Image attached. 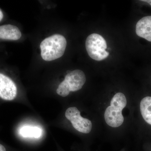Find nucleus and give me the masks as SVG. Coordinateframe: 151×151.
<instances>
[{
	"mask_svg": "<svg viewBox=\"0 0 151 151\" xmlns=\"http://www.w3.org/2000/svg\"><path fill=\"white\" fill-rule=\"evenodd\" d=\"M127 105V98L123 93L119 92L113 96L111 105L106 108L104 114L105 122L108 125L117 128L123 124L124 118L122 111Z\"/></svg>",
	"mask_w": 151,
	"mask_h": 151,
	"instance_id": "f03ea898",
	"label": "nucleus"
},
{
	"mask_svg": "<svg viewBox=\"0 0 151 151\" xmlns=\"http://www.w3.org/2000/svg\"><path fill=\"white\" fill-rule=\"evenodd\" d=\"M137 35L151 42V16L144 17L136 24Z\"/></svg>",
	"mask_w": 151,
	"mask_h": 151,
	"instance_id": "0eeeda50",
	"label": "nucleus"
},
{
	"mask_svg": "<svg viewBox=\"0 0 151 151\" xmlns=\"http://www.w3.org/2000/svg\"><path fill=\"white\" fill-rule=\"evenodd\" d=\"M56 92L58 95L63 97H66L70 93L69 87L64 80L59 84Z\"/></svg>",
	"mask_w": 151,
	"mask_h": 151,
	"instance_id": "9b49d317",
	"label": "nucleus"
},
{
	"mask_svg": "<svg viewBox=\"0 0 151 151\" xmlns=\"http://www.w3.org/2000/svg\"><path fill=\"white\" fill-rule=\"evenodd\" d=\"M22 37V33L18 28L11 24L0 26V38L8 40H17Z\"/></svg>",
	"mask_w": 151,
	"mask_h": 151,
	"instance_id": "6e6552de",
	"label": "nucleus"
},
{
	"mask_svg": "<svg viewBox=\"0 0 151 151\" xmlns=\"http://www.w3.org/2000/svg\"><path fill=\"white\" fill-rule=\"evenodd\" d=\"M80 113L76 107H70L65 111V116L71 122L75 129L81 133L88 134L92 130V122L89 119L81 117Z\"/></svg>",
	"mask_w": 151,
	"mask_h": 151,
	"instance_id": "20e7f679",
	"label": "nucleus"
},
{
	"mask_svg": "<svg viewBox=\"0 0 151 151\" xmlns=\"http://www.w3.org/2000/svg\"><path fill=\"white\" fill-rule=\"evenodd\" d=\"M16 85L10 78L0 73V97L4 100H12L17 95Z\"/></svg>",
	"mask_w": 151,
	"mask_h": 151,
	"instance_id": "39448f33",
	"label": "nucleus"
},
{
	"mask_svg": "<svg viewBox=\"0 0 151 151\" xmlns=\"http://www.w3.org/2000/svg\"><path fill=\"white\" fill-rule=\"evenodd\" d=\"M140 108L143 119L151 125V97L147 96L142 99Z\"/></svg>",
	"mask_w": 151,
	"mask_h": 151,
	"instance_id": "1a4fd4ad",
	"label": "nucleus"
},
{
	"mask_svg": "<svg viewBox=\"0 0 151 151\" xmlns=\"http://www.w3.org/2000/svg\"><path fill=\"white\" fill-rule=\"evenodd\" d=\"M142 1L148 3L151 6V0H142Z\"/></svg>",
	"mask_w": 151,
	"mask_h": 151,
	"instance_id": "ddd939ff",
	"label": "nucleus"
},
{
	"mask_svg": "<svg viewBox=\"0 0 151 151\" xmlns=\"http://www.w3.org/2000/svg\"><path fill=\"white\" fill-rule=\"evenodd\" d=\"M19 134L24 137L37 138L40 137L42 130L40 128L32 126H24L19 130Z\"/></svg>",
	"mask_w": 151,
	"mask_h": 151,
	"instance_id": "9d476101",
	"label": "nucleus"
},
{
	"mask_svg": "<svg viewBox=\"0 0 151 151\" xmlns=\"http://www.w3.org/2000/svg\"><path fill=\"white\" fill-rule=\"evenodd\" d=\"M0 151H6L5 147L1 144H0Z\"/></svg>",
	"mask_w": 151,
	"mask_h": 151,
	"instance_id": "f8f14e48",
	"label": "nucleus"
},
{
	"mask_svg": "<svg viewBox=\"0 0 151 151\" xmlns=\"http://www.w3.org/2000/svg\"><path fill=\"white\" fill-rule=\"evenodd\" d=\"M66 45V39L61 35H54L47 37L40 45L42 58L47 61L58 59L64 54Z\"/></svg>",
	"mask_w": 151,
	"mask_h": 151,
	"instance_id": "f257e3e1",
	"label": "nucleus"
},
{
	"mask_svg": "<svg viewBox=\"0 0 151 151\" xmlns=\"http://www.w3.org/2000/svg\"><path fill=\"white\" fill-rule=\"evenodd\" d=\"M85 45L89 56L94 60L101 61L109 55V52L106 51V41L100 35L93 33L89 35L86 38Z\"/></svg>",
	"mask_w": 151,
	"mask_h": 151,
	"instance_id": "7ed1b4c3",
	"label": "nucleus"
},
{
	"mask_svg": "<svg viewBox=\"0 0 151 151\" xmlns=\"http://www.w3.org/2000/svg\"><path fill=\"white\" fill-rule=\"evenodd\" d=\"M64 80L70 92H76L82 88L86 82V78L83 71L76 69L68 73Z\"/></svg>",
	"mask_w": 151,
	"mask_h": 151,
	"instance_id": "423d86ee",
	"label": "nucleus"
}]
</instances>
